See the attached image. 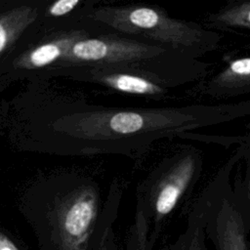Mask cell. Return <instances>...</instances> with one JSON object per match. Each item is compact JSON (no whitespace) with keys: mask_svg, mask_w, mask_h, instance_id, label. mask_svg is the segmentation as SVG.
I'll use <instances>...</instances> for the list:
<instances>
[{"mask_svg":"<svg viewBox=\"0 0 250 250\" xmlns=\"http://www.w3.org/2000/svg\"><path fill=\"white\" fill-rule=\"evenodd\" d=\"M250 117V100L164 107H95L73 115L72 134L96 152L137 159L163 139Z\"/></svg>","mask_w":250,"mask_h":250,"instance_id":"obj_1","label":"cell"},{"mask_svg":"<svg viewBox=\"0 0 250 250\" xmlns=\"http://www.w3.org/2000/svg\"><path fill=\"white\" fill-rule=\"evenodd\" d=\"M88 17L106 27L108 33L170 48L193 59L216 51L223 39L220 32L195 21L173 18L156 5L101 6Z\"/></svg>","mask_w":250,"mask_h":250,"instance_id":"obj_2","label":"cell"},{"mask_svg":"<svg viewBox=\"0 0 250 250\" xmlns=\"http://www.w3.org/2000/svg\"><path fill=\"white\" fill-rule=\"evenodd\" d=\"M106 208L101 211L96 186L82 185L56 205L50 218L45 250H100L117 215L122 190L114 188Z\"/></svg>","mask_w":250,"mask_h":250,"instance_id":"obj_3","label":"cell"},{"mask_svg":"<svg viewBox=\"0 0 250 250\" xmlns=\"http://www.w3.org/2000/svg\"><path fill=\"white\" fill-rule=\"evenodd\" d=\"M202 166L200 151L189 147L165 158L139 186L136 209L147 222L153 245L174 210L199 179Z\"/></svg>","mask_w":250,"mask_h":250,"instance_id":"obj_4","label":"cell"},{"mask_svg":"<svg viewBox=\"0 0 250 250\" xmlns=\"http://www.w3.org/2000/svg\"><path fill=\"white\" fill-rule=\"evenodd\" d=\"M238 147L200 194L205 212V233L215 250H250L249 232L233 197L229 175L241 159Z\"/></svg>","mask_w":250,"mask_h":250,"instance_id":"obj_5","label":"cell"},{"mask_svg":"<svg viewBox=\"0 0 250 250\" xmlns=\"http://www.w3.org/2000/svg\"><path fill=\"white\" fill-rule=\"evenodd\" d=\"M190 91L218 101L250 94V56L229 60L219 71L199 81Z\"/></svg>","mask_w":250,"mask_h":250,"instance_id":"obj_6","label":"cell"},{"mask_svg":"<svg viewBox=\"0 0 250 250\" xmlns=\"http://www.w3.org/2000/svg\"><path fill=\"white\" fill-rule=\"evenodd\" d=\"M85 33L84 30L70 31L44 42L19 57L15 62L16 65L24 69H35L49 65L60 58H64L71 45Z\"/></svg>","mask_w":250,"mask_h":250,"instance_id":"obj_7","label":"cell"},{"mask_svg":"<svg viewBox=\"0 0 250 250\" xmlns=\"http://www.w3.org/2000/svg\"><path fill=\"white\" fill-rule=\"evenodd\" d=\"M207 241L204 204L199 196L188 212L185 229L161 250H215Z\"/></svg>","mask_w":250,"mask_h":250,"instance_id":"obj_8","label":"cell"},{"mask_svg":"<svg viewBox=\"0 0 250 250\" xmlns=\"http://www.w3.org/2000/svg\"><path fill=\"white\" fill-rule=\"evenodd\" d=\"M205 27L217 32L250 31V0L229 1L219 10L206 16Z\"/></svg>","mask_w":250,"mask_h":250,"instance_id":"obj_9","label":"cell"},{"mask_svg":"<svg viewBox=\"0 0 250 250\" xmlns=\"http://www.w3.org/2000/svg\"><path fill=\"white\" fill-rule=\"evenodd\" d=\"M37 12L29 6H21L0 14V56L36 19Z\"/></svg>","mask_w":250,"mask_h":250,"instance_id":"obj_10","label":"cell"},{"mask_svg":"<svg viewBox=\"0 0 250 250\" xmlns=\"http://www.w3.org/2000/svg\"><path fill=\"white\" fill-rule=\"evenodd\" d=\"M241 146L243 148L241 159L245 160V177L242 184H235L232 192L246 229L250 233V129L248 134L242 138Z\"/></svg>","mask_w":250,"mask_h":250,"instance_id":"obj_11","label":"cell"},{"mask_svg":"<svg viewBox=\"0 0 250 250\" xmlns=\"http://www.w3.org/2000/svg\"><path fill=\"white\" fill-rule=\"evenodd\" d=\"M154 245L148 238V226L144 214L136 209L134 222L130 227L126 250H152Z\"/></svg>","mask_w":250,"mask_h":250,"instance_id":"obj_12","label":"cell"},{"mask_svg":"<svg viewBox=\"0 0 250 250\" xmlns=\"http://www.w3.org/2000/svg\"><path fill=\"white\" fill-rule=\"evenodd\" d=\"M80 3V0H59L48 8V14L53 17H62L69 14Z\"/></svg>","mask_w":250,"mask_h":250,"instance_id":"obj_13","label":"cell"},{"mask_svg":"<svg viewBox=\"0 0 250 250\" xmlns=\"http://www.w3.org/2000/svg\"><path fill=\"white\" fill-rule=\"evenodd\" d=\"M100 250H119L118 249V245L116 243V240H115V235H114V231H113V227L110 228L104 240H103V243H102V246H101V249Z\"/></svg>","mask_w":250,"mask_h":250,"instance_id":"obj_14","label":"cell"},{"mask_svg":"<svg viewBox=\"0 0 250 250\" xmlns=\"http://www.w3.org/2000/svg\"><path fill=\"white\" fill-rule=\"evenodd\" d=\"M0 250H20V249L6 234L0 231Z\"/></svg>","mask_w":250,"mask_h":250,"instance_id":"obj_15","label":"cell"}]
</instances>
